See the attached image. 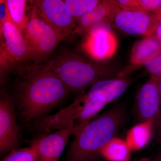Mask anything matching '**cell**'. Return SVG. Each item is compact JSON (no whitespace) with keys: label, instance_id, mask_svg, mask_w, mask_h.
I'll return each instance as SVG.
<instances>
[{"label":"cell","instance_id":"7a4b0ae2","mask_svg":"<svg viewBox=\"0 0 161 161\" xmlns=\"http://www.w3.org/2000/svg\"><path fill=\"white\" fill-rule=\"evenodd\" d=\"M125 110L114 107L92 119L75 136L68 152V161H92L101 155L122 124Z\"/></svg>","mask_w":161,"mask_h":161},{"label":"cell","instance_id":"d4e9b609","mask_svg":"<svg viewBox=\"0 0 161 161\" xmlns=\"http://www.w3.org/2000/svg\"><path fill=\"white\" fill-rule=\"evenodd\" d=\"M157 84L158 88L159 93L160 97L161 100V80L156 81Z\"/></svg>","mask_w":161,"mask_h":161},{"label":"cell","instance_id":"cb8c5ba5","mask_svg":"<svg viewBox=\"0 0 161 161\" xmlns=\"http://www.w3.org/2000/svg\"><path fill=\"white\" fill-rule=\"evenodd\" d=\"M130 161H161V158L160 159L156 160L147 158H142L134 159L131 160Z\"/></svg>","mask_w":161,"mask_h":161},{"label":"cell","instance_id":"d6986e66","mask_svg":"<svg viewBox=\"0 0 161 161\" xmlns=\"http://www.w3.org/2000/svg\"><path fill=\"white\" fill-rule=\"evenodd\" d=\"M150 123H142L136 127L132 130L133 139L136 144V148L142 147L149 140L150 136Z\"/></svg>","mask_w":161,"mask_h":161},{"label":"cell","instance_id":"30bf717a","mask_svg":"<svg viewBox=\"0 0 161 161\" xmlns=\"http://www.w3.org/2000/svg\"><path fill=\"white\" fill-rule=\"evenodd\" d=\"M73 131V127H68L34 140L31 147L37 161H59Z\"/></svg>","mask_w":161,"mask_h":161},{"label":"cell","instance_id":"5bb4252c","mask_svg":"<svg viewBox=\"0 0 161 161\" xmlns=\"http://www.w3.org/2000/svg\"><path fill=\"white\" fill-rule=\"evenodd\" d=\"M161 54V43L152 36L145 37L136 42L132 47L130 58L131 66L144 64Z\"/></svg>","mask_w":161,"mask_h":161},{"label":"cell","instance_id":"7c38bea8","mask_svg":"<svg viewBox=\"0 0 161 161\" xmlns=\"http://www.w3.org/2000/svg\"><path fill=\"white\" fill-rule=\"evenodd\" d=\"M120 8L117 1H100L95 8L78 20L74 34H85L91 27L100 22L111 23L114 14Z\"/></svg>","mask_w":161,"mask_h":161},{"label":"cell","instance_id":"44dd1931","mask_svg":"<svg viewBox=\"0 0 161 161\" xmlns=\"http://www.w3.org/2000/svg\"><path fill=\"white\" fill-rule=\"evenodd\" d=\"M11 21L7 1H0V23L1 24L6 21Z\"/></svg>","mask_w":161,"mask_h":161},{"label":"cell","instance_id":"8992f818","mask_svg":"<svg viewBox=\"0 0 161 161\" xmlns=\"http://www.w3.org/2000/svg\"><path fill=\"white\" fill-rule=\"evenodd\" d=\"M161 14L142 10L120 8L115 12L111 24L120 31L130 35L151 36L158 23Z\"/></svg>","mask_w":161,"mask_h":161},{"label":"cell","instance_id":"4fadbf2b","mask_svg":"<svg viewBox=\"0 0 161 161\" xmlns=\"http://www.w3.org/2000/svg\"><path fill=\"white\" fill-rule=\"evenodd\" d=\"M131 81L125 78L104 79L93 84L85 93L90 98H96L109 103L126 91Z\"/></svg>","mask_w":161,"mask_h":161},{"label":"cell","instance_id":"e0dca14e","mask_svg":"<svg viewBox=\"0 0 161 161\" xmlns=\"http://www.w3.org/2000/svg\"><path fill=\"white\" fill-rule=\"evenodd\" d=\"M98 0H64V1L70 12L77 24L81 17L88 12L98 5Z\"/></svg>","mask_w":161,"mask_h":161},{"label":"cell","instance_id":"603a6c76","mask_svg":"<svg viewBox=\"0 0 161 161\" xmlns=\"http://www.w3.org/2000/svg\"><path fill=\"white\" fill-rule=\"evenodd\" d=\"M151 36L155 38L161 43V15L158 23L157 24L154 31Z\"/></svg>","mask_w":161,"mask_h":161},{"label":"cell","instance_id":"ba28073f","mask_svg":"<svg viewBox=\"0 0 161 161\" xmlns=\"http://www.w3.org/2000/svg\"><path fill=\"white\" fill-rule=\"evenodd\" d=\"M136 110L142 123H150L161 130L160 97L156 81L152 78L139 91Z\"/></svg>","mask_w":161,"mask_h":161},{"label":"cell","instance_id":"8fae6325","mask_svg":"<svg viewBox=\"0 0 161 161\" xmlns=\"http://www.w3.org/2000/svg\"><path fill=\"white\" fill-rule=\"evenodd\" d=\"M1 36L3 38L1 46L16 62L19 66L26 67L34 62L22 32L11 21L1 24Z\"/></svg>","mask_w":161,"mask_h":161},{"label":"cell","instance_id":"484cf974","mask_svg":"<svg viewBox=\"0 0 161 161\" xmlns=\"http://www.w3.org/2000/svg\"><path fill=\"white\" fill-rule=\"evenodd\" d=\"M157 6L160 9H161V0H157Z\"/></svg>","mask_w":161,"mask_h":161},{"label":"cell","instance_id":"277c9868","mask_svg":"<svg viewBox=\"0 0 161 161\" xmlns=\"http://www.w3.org/2000/svg\"><path fill=\"white\" fill-rule=\"evenodd\" d=\"M22 33L36 64L47 60L61 41L32 4L29 20Z\"/></svg>","mask_w":161,"mask_h":161},{"label":"cell","instance_id":"2e32d148","mask_svg":"<svg viewBox=\"0 0 161 161\" xmlns=\"http://www.w3.org/2000/svg\"><path fill=\"white\" fill-rule=\"evenodd\" d=\"M101 155L108 161H130V149L125 142L113 139L105 147Z\"/></svg>","mask_w":161,"mask_h":161},{"label":"cell","instance_id":"5b68a950","mask_svg":"<svg viewBox=\"0 0 161 161\" xmlns=\"http://www.w3.org/2000/svg\"><path fill=\"white\" fill-rule=\"evenodd\" d=\"M38 14L53 30L60 40L69 38L76 23L64 1L36 0L31 1Z\"/></svg>","mask_w":161,"mask_h":161},{"label":"cell","instance_id":"3957f363","mask_svg":"<svg viewBox=\"0 0 161 161\" xmlns=\"http://www.w3.org/2000/svg\"><path fill=\"white\" fill-rule=\"evenodd\" d=\"M47 64L69 91L85 89L112 73L107 67L71 52L60 53Z\"/></svg>","mask_w":161,"mask_h":161},{"label":"cell","instance_id":"ffe728a7","mask_svg":"<svg viewBox=\"0 0 161 161\" xmlns=\"http://www.w3.org/2000/svg\"><path fill=\"white\" fill-rule=\"evenodd\" d=\"M143 66L152 79L156 81L161 80V54L148 61Z\"/></svg>","mask_w":161,"mask_h":161},{"label":"cell","instance_id":"9a60e30c","mask_svg":"<svg viewBox=\"0 0 161 161\" xmlns=\"http://www.w3.org/2000/svg\"><path fill=\"white\" fill-rule=\"evenodd\" d=\"M11 22L23 32L29 21L31 12L27 13V3L26 0H6Z\"/></svg>","mask_w":161,"mask_h":161},{"label":"cell","instance_id":"9c48e42d","mask_svg":"<svg viewBox=\"0 0 161 161\" xmlns=\"http://www.w3.org/2000/svg\"><path fill=\"white\" fill-rule=\"evenodd\" d=\"M19 142V129L11 98L4 94L0 100V151L1 153L16 150Z\"/></svg>","mask_w":161,"mask_h":161},{"label":"cell","instance_id":"6da1fadb","mask_svg":"<svg viewBox=\"0 0 161 161\" xmlns=\"http://www.w3.org/2000/svg\"><path fill=\"white\" fill-rule=\"evenodd\" d=\"M69 91L47 64L36 69L18 88V107L23 120L43 115L62 101Z\"/></svg>","mask_w":161,"mask_h":161},{"label":"cell","instance_id":"7402d4cb","mask_svg":"<svg viewBox=\"0 0 161 161\" xmlns=\"http://www.w3.org/2000/svg\"><path fill=\"white\" fill-rule=\"evenodd\" d=\"M117 2L121 9L141 10L138 0H119Z\"/></svg>","mask_w":161,"mask_h":161},{"label":"cell","instance_id":"ac0fdd59","mask_svg":"<svg viewBox=\"0 0 161 161\" xmlns=\"http://www.w3.org/2000/svg\"><path fill=\"white\" fill-rule=\"evenodd\" d=\"M2 161H38L36 154L31 147L15 150Z\"/></svg>","mask_w":161,"mask_h":161},{"label":"cell","instance_id":"52a82bcc","mask_svg":"<svg viewBox=\"0 0 161 161\" xmlns=\"http://www.w3.org/2000/svg\"><path fill=\"white\" fill-rule=\"evenodd\" d=\"M110 22L95 24L86 33L82 49L94 60L100 61L112 57L116 51L117 41Z\"/></svg>","mask_w":161,"mask_h":161}]
</instances>
